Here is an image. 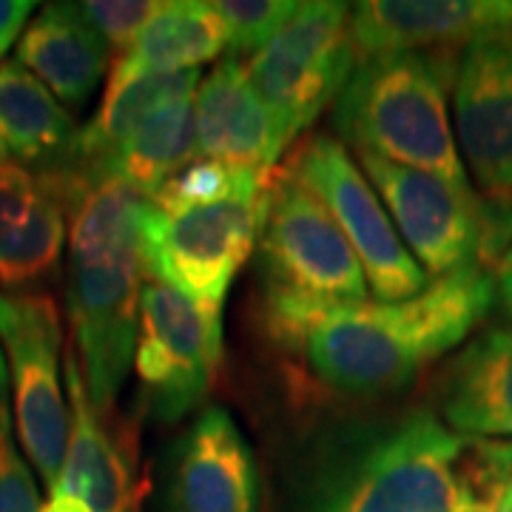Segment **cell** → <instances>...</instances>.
<instances>
[{
    "label": "cell",
    "mask_w": 512,
    "mask_h": 512,
    "mask_svg": "<svg viewBox=\"0 0 512 512\" xmlns=\"http://www.w3.org/2000/svg\"><path fill=\"white\" fill-rule=\"evenodd\" d=\"M510 481L512 439L461 436L421 407L348 441L308 512H487Z\"/></svg>",
    "instance_id": "1"
},
{
    "label": "cell",
    "mask_w": 512,
    "mask_h": 512,
    "mask_svg": "<svg viewBox=\"0 0 512 512\" xmlns=\"http://www.w3.org/2000/svg\"><path fill=\"white\" fill-rule=\"evenodd\" d=\"M495 279L467 265L402 302H365L328 316L305 345L313 376L350 396L404 390L490 313Z\"/></svg>",
    "instance_id": "2"
},
{
    "label": "cell",
    "mask_w": 512,
    "mask_h": 512,
    "mask_svg": "<svg viewBox=\"0 0 512 512\" xmlns=\"http://www.w3.org/2000/svg\"><path fill=\"white\" fill-rule=\"evenodd\" d=\"M259 293L271 339L302 353L328 316L367 302L359 256L328 208L288 168L268 183L259 228Z\"/></svg>",
    "instance_id": "3"
},
{
    "label": "cell",
    "mask_w": 512,
    "mask_h": 512,
    "mask_svg": "<svg viewBox=\"0 0 512 512\" xmlns=\"http://www.w3.org/2000/svg\"><path fill=\"white\" fill-rule=\"evenodd\" d=\"M458 60L450 52H399L359 60L336 97V131L356 148L473 191L447 111Z\"/></svg>",
    "instance_id": "4"
},
{
    "label": "cell",
    "mask_w": 512,
    "mask_h": 512,
    "mask_svg": "<svg viewBox=\"0 0 512 512\" xmlns=\"http://www.w3.org/2000/svg\"><path fill=\"white\" fill-rule=\"evenodd\" d=\"M359 168L430 279L481 265L478 259L498 254L512 234V217H501V202L484 205L476 191H461L436 174L373 154H359Z\"/></svg>",
    "instance_id": "5"
},
{
    "label": "cell",
    "mask_w": 512,
    "mask_h": 512,
    "mask_svg": "<svg viewBox=\"0 0 512 512\" xmlns=\"http://www.w3.org/2000/svg\"><path fill=\"white\" fill-rule=\"evenodd\" d=\"M268 183L228 200L194 205L174 214L148 202L143 217V259L148 279L222 308L237 271L259 242Z\"/></svg>",
    "instance_id": "6"
},
{
    "label": "cell",
    "mask_w": 512,
    "mask_h": 512,
    "mask_svg": "<svg viewBox=\"0 0 512 512\" xmlns=\"http://www.w3.org/2000/svg\"><path fill=\"white\" fill-rule=\"evenodd\" d=\"M0 342L9 362L18 439L52 493L72 427V410L60 387L63 330L55 299L49 293L0 291Z\"/></svg>",
    "instance_id": "7"
},
{
    "label": "cell",
    "mask_w": 512,
    "mask_h": 512,
    "mask_svg": "<svg viewBox=\"0 0 512 512\" xmlns=\"http://www.w3.org/2000/svg\"><path fill=\"white\" fill-rule=\"evenodd\" d=\"M222 362V308L146 279L134 367L148 413L163 424L185 419L208 396Z\"/></svg>",
    "instance_id": "8"
},
{
    "label": "cell",
    "mask_w": 512,
    "mask_h": 512,
    "mask_svg": "<svg viewBox=\"0 0 512 512\" xmlns=\"http://www.w3.org/2000/svg\"><path fill=\"white\" fill-rule=\"evenodd\" d=\"M288 171L328 208L359 256L376 302H402L433 282L407 251L382 197L339 140L330 134L311 137L296 151Z\"/></svg>",
    "instance_id": "9"
},
{
    "label": "cell",
    "mask_w": 512,
    "mask_h": 512,
    "mask_svg": "<svg viewBox=\"0 0 512 512\" xmlns=\"http://www.w3.org/2000/svg\"><path fill=\"white\" fill-rule=\"evenodd\" d=\"M356 57L350 46V6L336 0L299 3L279 35L262 46L245 66L248 83L296 137L333 103Z\"/></svg>",
    "instance_id": "10"
},
{
    "label": "cell",
    "mask_w": 512,
    "mask_h": 512,
    "mask_svg": "<svg viewBox=\"0 0 512 512\" xmlns=\"http://www.w3.org/2000/svg\"><path fill=\"white\" fill-rule=\"evenodd\" d=\"M148 279L143 254L69 256V319L89 402L103 419L134 362L140 293Z\"/></svg>",
    "instance_id": "11"
},
{
    "label": "cell",
    "mask_w": 512,
    "mask_h": 512,
    "mask_svg": "<svg viewBox=\"0 0 512 512\" xmlns=\"http://www.w3.org/2000/svg\"><path fill=\"white\" fill-rule=\"evenodd\" d=\"M473 43L512 46V0H370L350 6L356 63L399 52H464Z\"/></svg>",
    "instance_id": "12"
},
{
    "label": "cell",
    "mask_w": 512,
    "mask_h": 512,
    "mask_svg": "<svg viewBox=\"0 0 512 512\" xmlns=\"http://www.w3.org/2000/svg\"><path fill=\"white\" fill-rule=\"evenodd\" d=\"M456 131L481 191L512 200V46L473 43L458 55Z\"/></svg>",
    "instance_id": "13"
},
{
    "label": "cell",
    "mask_w": 512,
    "mask_h": 512,
    "mask_svg": "<svg viewBox=\"0 0 512 512\" xmlns=\"http://www.w3.org/2000/svg\"><path fill=\"white\" fill-rule=\"evenodd\" d=\"M194 131L202 160L268 174L291 134L268 109L237 57L220 60L194 94Z\"/></svg>",
    "instance_id": "14"
},
{
    "label": "cell",
    "mask_w": 512,
    "mask_h": 512,
    "mask_svg": "<svg viewBox=\"0 0 512 512\" xmlns=\"http://www.w3.org/2000/svg\"><path fill=\"white\" fill-rule=\"evenodd\" d=\"M66 222V194L55 174L0 160V291L20 293L55 271Z\"/></svg>",
    "instance_id": "15"
},
{
    "label": "cell",
    "mask_w": 512,
    "mask_h": 512,
    "mask_svg": "<svg viewBox=\"0 0 512 512\" xmlns=\"http://www.w3.org/2000/svg\"><path fill=\"white\" fill-rule=\"evenodd\" d=\"M174 512H256L254 453L228 410L208 407L185 430L171 476Z\"/></svg>",
    "instance_id": "16"
},
{
    "label": "cell",
    "mask_w": 512,
    "mask_h": 512,
    "mask_svg": "<svg viewBox=\"0 0 512 512\" xmlns=\"http://www.w3.org/2000/svg\"><path fill=\"white\" fill-rule=\"evenodd\" d=\"M66 390L72 410L69 450L52 493L74 495L92 512H134L137 490L131 458L89 402L83 370L72 348L66 350Z\"/></svg>",
    "instance_id": "17"
},
{
    "label": "cell",
    "mask_w": 512,
    "mask_h": 512,
    "mask_svg": "<svg viewBox=\"0 0 512 512\" xmlns=\"http://www.w3.org/2000/svg\"><path fill=\"white\" fill-rule=\"evenodd\" d=\"M18 63L55 94L83 109L109 69V43L94 32L77 3H49L20 35Z\"/></svg>",
    "instance_id": "18"
},
{
    "label": "cell",
    "mask_w": 512,
    "mask_h": 512,
    "mask_svg": "<svg viewBox=\"0 0 512 512\" xmlns=\"http://www.w3.org/2000/svg\"><path fill=\"white\" fill-rule=\"evenodd\" d=\"M441 413L450 430L512 439V328L476 336L447 370Z\"/></svg>",
    "instance_id": "19"
},
{
    "label": "cell",
    "mask_w": 512,
    "mask_h": 512,
    "mask_svg": "<svg viewBox=\"0 0 512 512\" xmlns=\"http://www.w3.org/2000/svg\"><path fill=\"white\" fill-rule=\"evenodd\" d=\"M77 131L69 111L18 60L0 63V157L35 174L72 160Z\"/></svg>",
    "instance_id": "20"
},
{
    "label": "cell",
    "mask_w": 512,
    "mask_h": 512,
    "mask_svg": "<svg viewBox=\"0 0 512 512\" xmlns=\"http://www.w3.org/2000/svg\"><path fill=\"white\" fill-rule=\"evenodd\" d=\"M228 49V26L202 0H168L137 40L117 57L111 74H171L197 69Z\"/></svg>",
    "instance_id": "21"
},
{
    "label": "cell",
    "mask_w": 512,
    "mask_h": 512,
    "mask_svg": "<svg viewBox=\"0 0 512 512\" xmlns=\"http://www.w3.org/2000/svg\"><path fill=\"white\" fill-rule=\"evenodd\" d=\"M194 160H200L194 131V97H185L151 114L146 123L134 128V134L114 154L109 174L126 180L143 197L154 200L157 191Z\"/></svg>",
    "instance_id": "22"
},
{
    "label": "cell",
    "mask_w": 512,
    "mask_h": 512,
    "mask_svg": "<svg viewBox=\"0 0 512 512\" xmlns=\"http://www.w3.org/2000/svg\"><path fill=\"white\" fill-rule=\"evenodd\" d=\"M265 183H268L265 174H256L248 168H231V165L214 163V160H194L157 191L151 205L157 211L174 214V211L194 208V205L228 200L242 191L262 188Z\"/></svg>",
    "instance_id": "23"
},
{
    "label": "cell",
    "mask_w": 512,
    "mask_h": 512,
    "mask_svg": "<svg viewBox=\"0 0 512 512\" xmlns=\"http://www.w3.org/2000/svg\"><path fill=\"white\" fill-rule=\"evenodd\" d=\"M214 12L228 26L231 57L251 55L268 46L296 15V0H214Z\"/></svg>",
    "instance_id": "24"
},
{
    "label": "cell",
    "mask_w": 512,
    "mask_h": 512,
    "mask_svg": "<svg viewBox=\"0 0 512 512\" xmlns=\"http://www.w3.org/2000/svg\"><path fill=\"white\" fill-rule=\"evenodd\" d=\"M37 484L15 447V416L9 407V373L0 353V512H40Z\"/></svg>",
    "instance_id": "25"
},
{
    "label": "cell",
    "mask_w": 512,
    "mask_h": 512,
    "mask_svg": "<svg viewBox=\"0 0 512 512\" xmlns=\"http://www.w3.org/2000/svg\"><path fill=\"white\" fill-rule=\"evenodd\" d=\"M83 18L94 26V32L109 46L120 49V55L146 29V23L160 12V0H86L77 3Z\"/></svg>",
    "instance_id": "26"
},
{
    "label": "cell",
    "mask_w": 512,
    "mask_h": 512,
    "mask_svg": "<svg viewBox=\"0 0 512 512\" xmlns=\"http://www.w3.org/2000/svg\"><path fill=\"white\" fill-rule=\"evenodd\" d=\"M32 9H35V3H29V0H0V57L6 55V49L15 43V37L20 35Z\"/></svg>",
    "instance_id": "27"
},
{
    "label": "cell",
    "mask_w": 512,
    "mask_h": 512,
    "mask_svg": "<svg viewBox=\"0 0 512 512\" xmlns=\"http://www.w3.org/2000/svg\"><path fill=\"white\" fill-rule=\"evenodd\" d=\"M495 291H498L504 313L512 319V245L501 259V268H498V276H495Z\"/></svg>",
    "instance_id": "28"
},
{
    "label": "cell",
    "mask_w": 512,
    "mask_h": 512,
    "mask_svg": "<svg viewBox=\"0 0 512 512\" xmlns=\"http://www.w3.org/2000/svg\"><path fill=\"white\" fill-rule=\"evenodd\" d=\"M40 512H92L80 498H74L69 493H52L49 495V501L43 504V510Z\"/></svg>",
    "instance_id": "29"
},
{
    "label": "cell",
    "mask_w": 512,
    "mask_h": 512,
    "mask_svg": "<svg viewBox=\"0 0 512 512\" xmlns=\"http://www.w3.org/2000/svg\"><path fill=\"white\" fill-rule=\"evenodd\" d=\"M498 504H504V507H512V481H510V487L504 490V495H501V501Z\"/></svg>",
    "instance_id": "30"
},
{
    "label": "cell",
    "mask_w": 512,
    "mask_h": 512,
    "mask_svg": "<svg viewBox=\"0 0 512 512\" xmlns=\"http://www.w3.org/2000/svg\"><path fill=\"white\" fill-rule=\"evenodd\" d=\"M487 512H512V507H504V504H495L493 510H487Z\"/></svg>",
    "instance_id": "31"
},
{
    "label": "cell",
    "mask_w": 512,
    "mask_h": 512,
    "mask_svg": "<svg viewBox=\"0 0 512 512\" xmlns=\"http://www.w3.org/2000/svg\"><path fill=\"white\" fill-rule=\"evenodd\" d=\"M0 160H3V157H0Z\"/></svg>",
    "instance_id": "32"
}]
</instances>
